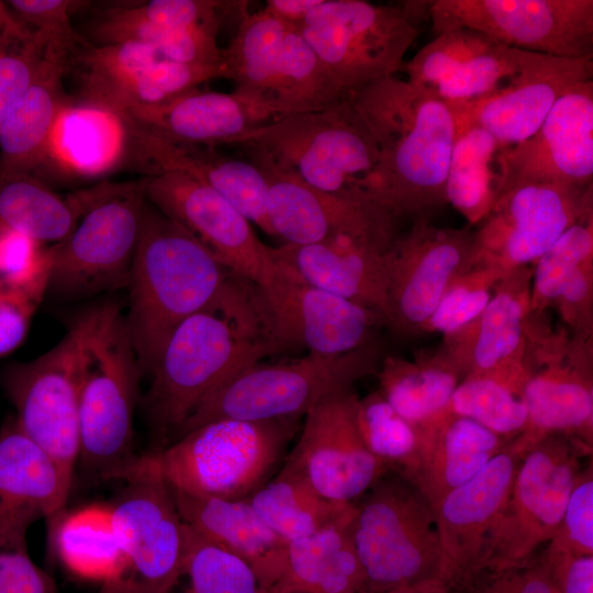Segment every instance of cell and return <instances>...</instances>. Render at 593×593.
<instances>
[{
  "instance_id": "6da1fadb",
  "label": "cell",
  "mask_w": 593,
  "mask_h": 593,
  "mask_svg": "<svg viewBox=\"0 0 593 593\" xmlns=\"http://www.w3.org/2000/svg\"><path fill=\"white\" fill-rule=\"evenodd\" d=\"M283 351L273 339L257 284L231 273L219 293L181 322L152 369L144 406L156 447H165L224 380Z\"/></svg>"
},
{
  "instance_id": "7a4b0ae2",
  "label": "cell",
  "mask_w": 593,
  "mask_h": 593,
  "mask_svg": "<svg viewBox=\"0 0 593 593\" xmlns=\"http://www.w3.org/2000/svg\"><path fill=\"white\" fill-rule=\"evenodd\" d=\"M378 152L363 192L396 219L428 220L447 203L446 179L457 133V109L395 76L349 94Z\"/></svg>"
},
{
  "instance_id": "3957f363",
  "label": "cell",
  "mask_w": 593,
  "mask_h": 593,
  "mask_svg": "<svg viewBox=\"0 0 593 593\" xmlns=\"http://www.w3.org/2000/svg\"><path fill=\"white\" fill-rule=\"evenodd\" d=\"M231 273L187 230L146 202L125 315L143 377L176 327L206 305Z\"/></svg>"
},
{
  "instance_id": "277c9868",
  "label": "cell",
  "mask_w": 593,
  "mask_h": 593,
  "mask_svg": "<svg viewBox=\"0 0 593 593\" xmlns=\"http://www.w3.org/2000/svg\"><path fill=\"white\" fill-rule=\"evenodd\" d=\"M299 429L300 419L212 421L138 456L122 480L146 471L183 492L245 500L272 477Z\"/></svg>"
},
{
  "instance_id": "5b68a950",
  "label": "cell",
  "mask_w": 593,
  "mask_h": 593,
  "mask_svg": "<svg viewBox=\"0 0 593 593\" xmlns=\"http://www.w3.org/2000/svg\"><path fill=\"white\" fill-rule=\"evenodd\" d=\"M142 377L120 305L94 306L82 356L77 462L90 475L121 480L138 458L133 419Z\"/></svg>"
},
{
  "instance_id": "8992f818",
  "label": "cell",
  "mask_w": 593,
  "mask_h": 593,
  "mask_svg": "<svg viewBox=\"0 0 593 593\" xmlns=\"http://www.w3.org/2000/svg\"><path fill=\"white\" fill-rule=\"evenodd\" d=\"M359 500L349 534L363 573L362 593L446 582L435 512L415 482L389 471Z\"/></svg>"
},
{
  "instance_id": "52a82bcc",
  "label": "cell",
  "mask_w": 593,
  "mask_h": 593,
  "mask_svg": "<svg viewBox=\"0 0 593 593\" xmlns=\"http://www.w3.org/2000/svg\"><path fill=\"white\" fill-rule=\"evenodd\" d=\"M376 367V348L369 344L342 355L306 354L278 363H253L211 391L169 443L216 419H301L327 396L351 390Z\"/></svg>"
},
{
  "instance_id": "ba28073f",
  "label": "cell",
  "mask_w": 593,
  "mask_h": 593,
  "mask_svg": "<svg viewBox=\"0 0 593 593\" xmlns=\"http://www.w3.org/2000/svg\"><path fill=\"white\" fill-rule=\"evenodd\" d=\"M233 144L327 192L363 191L378 164L376 143L349 94L323 109L277 118Z\"/></svg>"
},
{
  "instance_id": "9c48e42d",
  "label": "cell",
  "mask_w": 593,
  "mask_h": 593,
  "mask_svg": "<svg viewBox=\"0 0 593 593\" xmlns=\"http://www.w3.org/2000/svg\"><path fill=\"white\" fill-rule=\"evenodd\" d=\"M222 63L234 92L271 110L278 118L323 109L348 94L337 85L300 26L264 10L240 15Z\"/></svg>"
},
{
  "instance_id": "30bf717a",
  "label": "cell",
  "mask_w": 593,
  "mask_h": 593,
  "mask_svg": "<svg viewBox=\"0 0 593 593\" xmlns=\"http://www.w3.org/2000/svg\"><path fill=\"white\" fill-rule=\"evenodd\" d=\"M146 202L142 179L92 190L71 233L51 246L47 293L80 299L127 288Z\"/></svg>"
},
{
  "instance_id": "8fae6325",
  "label": "cell",
  "mask_w": 593,
  "mask_h": 593,
  "mask_svg": "<svg viewBox=\"0 0 593 593\" xmlns=\"http://www.w3.org/2000/svg\"><path fill=\"white\" fill-rule=\"evenodd\" d=\"M376 4L363 0H322L299 25L340 89L350 94L395 76L421 34L414 2Z\"/></svg>"
},
{
  "instance_id": "7c38bea8",
  "label": "cell",
  "mask_w": 593,
  "mask_h": 593,
  "mask_svg": "<svg viewBox=\"0 0 593 593\" xmlns=\"http://www.w3.org/2000/svg\"><path fill=\"white\" fill-rule=\"evenodd\" d=\"M94 306L79 314L49 350L15 362L1 374L20 428L74 479L79 455V402L83 348Z\"/></svg>"
},
{
  "instance_id": "4fadbf2b",
  "label": "cell",
  "mask_w": 593,
  "mask_h": 593,
  "mask_svg": "<svg viewBox=\"0 0 593 593\" xmlns=\"http://www.w3.org/2000/svg\"><path fill=\"white\" fill-rule=\"evenodd\" d=\"M592 447L562 434L546 436L523 456L506 505L485 542L477 567L518 561L556 535L577 477ZM475 567V568H477Z\"/></svg>"
},
{
  "instance_id": "5bb4252c",
  "label": "cell",
  "mask_w": 593,
  "mask_h": 593,
  "mask_svg": "<svg viewBox=\"0 0 593 593\" xmlns=\"http://www.w3.org/2000/svg\"><path fill=\"white\" fill-rule=\"evenodd\" d=\"M432 31L469 29L513 48L593 59L592 0L428 1Z\"/></svg>"
},
{
  "instance_id": "9a60e30c",
  "label": "cell",
  "mask_w": 593,
  "mask_h": 593,
  "mask_svg": "<svg viewBox=\"0 0 593 593\" xmlns=\"http://www.w3.org/2000/svg\"><path fill=\"white\" fill-rule=\"evenodd\" d=\"M109 505L126 558L123 579L145 593H170L183 574L186 537L169 485L158 475L134 471Z\"/></svg>"
},
{
  "instance_id": "2e32d148",
  "label": "cell",
  "mask_w": 593,
  "mask_h": 593,
  "mask_svg": "<svg viewBox=\"0 0 593 593\" xmlns=\"http://www.w3.org/2000/svg\"><path fill=\"white\" fill-rule=\"evenodd\" d=\"M592 186L529 183L503 193L474 232L473 264L525 267L592 210Z\"/></svg>"
},
{
  "instance_id": "e0dca14e",
  "label": "cell",
  "mask_w": 593,
  "mask_h": 593,
  "mask_svg": "<svg viewBox=\"0 0 593 593\" xmlns=\"http://www.w3.org/2000/svg\"><path fill=\"white\" fill-rule=\"evenodd\" d=\"M248 156L267 183L273 236L284 244L305 245L350 235L390 248L399 236L398 219L363 191H323L279 170L261 156Z\"/></svg>"
},
{
  "instance_id": "ac0fdd59",
  "label": "cell",
  "mask_w": 593,
  "mask_h": 593,
  "mask_svg": "<svg viewBox=\"0 0 593 593\" xmlns=\"http://www.w3.org/2000/svg\"><path fill=\"white\" fill-rule=\"evenodd\" d=\"M147 201L187 230L221 265L259 287L277 270L250 222L211 187L180 172L142 179Z\"/></svg>"
},
{
  "instance_id": "d6986e66",
  "label": "cell",
  "mask_w": 593,
  "mask_h": 593,
  "mask_svg": "<svg viewBox=\"0 0 593 593\" xmlns=\"http://www.w3.org/2000/svg\"><path fill=\"white\" fill-rule=\"evenodd\" d=\"M357 402L348 390L315 405L283 461L329 501L355 503L390 471L362 438Z\"/></svg>"
},
{
  "instance_id": "ffe728a7",
  "label": "cell",
  "mask_w": 593,
  "mask_h": 593,
  "mask_svg": "<svg viewBox=\"0 0 593 593\" xmlns=\"http://www.w3.org/2000/svg\"><path fill=\"white\" fill-rule=\"evenodd\" d=\"M474 232L415 220L387 251V316L401 333L425 328L451 281L473 265Z\"/></svg>"
},
{
  "instance_id": "44dd1931",
  "label": "cell",
  "mask_w": 593,
  "mask_h": 593,
  "mask_svg": "<svg viewBox=\"0 0 593 593\" xmlns=\"http://www.w3.org/2000/svg\"><path fill=\"white\" fill-rule=\"evenodd\" d=\"M276 262L272 280L258 288L271 335L282 350L350 353L368 345L374 325L384 322L376 310L316 288Z\"/></svg>"
},
{
  "instance_id": "7402d4cb",
  "label": "cell",
  "mask_w": 593,
  "mask_h": 593,
  "mask_svg": "<svg viewBox=\"0 0 593 593\" xmlns=\"http://www.w3.org/2000/svg\"><path fill=\"white\" fill-rule=\"evenodd\" d=\"M548 57L458 29L436 35L403 66L407 81L460 108L512 86Z\"/></svg>"
},
{
  "instance_id": "603a6c76",
  "label": "cell",
  "mask_w": 593,
  "mask_h": 593,
  "mask_svg": "<svg viewBox=\"0 0 593 593\" xmlns=\"http://www.w3.org/2000/svg\"><path fill=\"white\" fill-rule=\"evenodd\" d=\"M500 171V197L529 183L592 186L593 79L562 94L530 137L503 148Z\"/></svg>"
},
{
  "instance_id": "cb8c5ba5",
  "label": "cell",
  "mask_w": 593,
  "mask_h": 593,
  "mask_svg": "<svg viewBox=\"0 0 593 593\" xmlns=\"http://www.w3.org/2000/svg\"><path fill=\"white\" fill-rule=\"evenodd\" d=\"M524 455L508 443L480 472L451 490L434 507L449 586L478 566Z\"/></svg>"
},
{
  "instance_id": "d4e9b609",
  "label": "cell",
  "mask_w": 593,
  "mask_h": 593,
  "mask_svg": "<svg viewBox=\"0 0 593 593\" xmlns=\"http://www.w3.org/2000/svg\"><path fill=\"white\" fill-rule=\"evenodd\" d=\"M123 123L133 157L147 176L180 172L200 181L223 195L250 223L273 236L268 220L267 183L253 163L222 155L213 146L171 141Z\"/></svg>"
},
{
  "instance_id": "484cf974",
  "label": "cell",
  "mask_w": 593,
  "mask_h": 593,
  "mask_svg": "<svg viewBox=\"0 0 593 593\" xmlns=\"http://www.w3.org/2000/svg\"><path fill=\"white\" fill-rule=\"evenodd\" d=\"M114 114L165 138L206 146L233 144L278 118L271 110L234 91L198 88L159 104L128 107Z\"/></svg>"
},
{
  "instance_id": "4316f807",
  "label": "cell",
  "mask_w": 593,
  "mask_h": 593,
  "mask_svg": "<svg viewBox=\"0 0 593 593\" xmlns=\"http://www.w3.org/2000/svg\"><path fill=\"white\" fill-rule=\"evenodd\" d=\"M371 240L335 235L270 247L272 258L307 283L387 316V251Z\"/></svg>"
},
{
  "instance_id": "83f0119b",
  "label": "cell",
  "mask_w": 593,
  "mask_h": 593,
  "mask_svg": "<svg viewBox=\"0 0 593 593\" xmlns=\"http://www.w3.org/2000/svg\"><path fill=\"white\" fill-rule=\"evenodd\" d=\"M592 78L593 59L549 56L512 86L457 110L507 148L530 137L570 88Z\"/></svg>"
},
{
  "instance_id": "f1b7e54d",
  "label": "cell",
  "mask_w": 593,
  "mask_h": 593,
  "mask_svg": "<svg viewBox=\"0 0 593 593\" xmlns=\"http://www.w3.org/2000/svg\"><path fill=\"white\" fill-rule=\"evenodd\" d=\"M170 491L182 521L209 541L246 561L265 593L280 584L288 541L246 500H224L172 488Z\"/></svg>"
},
{
  "instance_id": "f546056e",
  "label": "cell",
  "mask_w": 593,
  "mask_h": 593,
  "mask_svg": "<svg viewBox=\"0 0 593 593\" xmlns=\"http://www.w3.org/2000/svg\"><path fill=\"white\" fill-rule=\"evenodd\" d=\"M508 441L478 422L447 412L422 428L419 462L413 482L433 508L500 454Z\"/></svg>"
},
{
  "instance_id": "4dcf8cb0",
  "label": "cell",
  "mask_w": 593,
  "mask_h": 593,
  "mask_svg": "<svg viewBox=\"0 0 593 593\" xmlns=\"http://www.w3.org/2000/svg\"><path fill=\"white\" fill-rule=\"evenodd\" d=\"M68 56L47 46L33 80L11 109L0 134V172L29 174L47 156L63 105Z\"/></svg>"
},
{
  "instance_id": "1f68e13d",
  "label": "cell",
  "mask_w": 593,
  "mask_h": 593,
  "mask_svg": "<svg viewBox=\"0 0 593 593\" xmlns=\"http://www.w3.org/2000/svg\"><path fill=\"white\" fill-rule=\"evenodd\" d=\"M72 478L18 425L14 416L0 430V504L56 519L67 502Z\"/></svg>"
},
{
  "instance_id": "d6a6232c",
  "label": "cell",
  "mask_w": 593,
  "mask_h": 593,
  "mask_svg": "<svg viewBox=\"0 0 593 593\" xmlns=\"http://www.w3.org/2000/svg\"><path fill=\"white\" fill-rule=\"evenodd\" d=\"M527 410L524 432L510 444L525 454L541 438L562 434L593 448V391L589 374L550 366L529 374L523 390Z\"/></svg>"
},
{
  "instance_id": "836d02e7",
  "label": "cell",
  "mask_w": 593,
  "mask_h": 593,
  "mask_svg": "<svg viewBox=\"0 0 593 593\" xmlns=\"http://www.w3.org/2000/svg\"><path fill=\"white\" fill-rule=\"evenodd\" d=\"M530 275L525 267L516 268L496 283L485 310L471 325V359L463 378L525 367L522 353L530 312Z\"/></svg>"
},
{
  "instance_id": "e575fe53",
  "label": "cell",
  "mask_w": 593,
  "mask_h": 593,
  "mask_svg": "<svg viewBox=\"0 0 593 593\" xmlns=\"http://www.w3.org/2000/svg\"><path fill=\"white\" fill-rule=\"evenodd\" d=\"M350 521L288 542L284 577L270 593H362Z\"/></svg>"
},
{
  "instance_id": "d590c367",
  "label": "cell",
  "mask_w": 593,
  "mask_h": 593,
  "mask_svg": "<svg viewBox=\"0 0 593 593\" xmlns=\"http://www.w3.org/2000/svg\"><path fill=\"white\" fill-rule=\"evenodd\" d=\"M245 500L288 542L348 522L355 511V503L334 502L320 495L286 463Z\"/></svg>"
},
{
  "instance_id": "8d00e7d4",
  "label": "cell",
  "mask_w": 593,
  "mask_h": 593,
  "mask_svg": "<svg viewBox=\"0 0 593 593\" xmlns=\"http://www.w3.org/2000/svg\"><path fill=\"white\" fill-rule=\"evenodd\" d=\"M457 120L445 195L447 203L469 223L477 224L490 213L500 197V153L503 147L480 125L459 113Z\"/></svg>"
},
{
  "instance_id": "74e56055",
  "label": "cell",
  "mask_w": 593,
  "mask_h": 593,
  "mask_svg": "<svg viewBox=\"0 0 593 593\" xmlns=\"http://www.w3.org/2000/svg\"><path fill=\"white\" fill-rule=\"evenodd\" d=\"M90 199L91 192L65 199L32 175L0 172V230L56 244L71 233Z\"/></svg>"
},
{
  "instance_id": "f35d334b",
  "label": "cell",
  "mask_w": 593,
  "mask_h": 593,
  "mask_svg": "<svg viewBox=\"0 0 593 593\" xmlns=\"http://www.w3.org/2000/svg\"><path fill=\"white\" fill-rule=\"evenodd\" d=\"M461 376L454 359L409 362L390 357L378 371L379 392L403 418L422 429L447 413Z\"/></svg>"
},
{
  "instance_id": "ab89813d",
  "label": "cell",
  "mask_w": 593,
  "mask_h": 593,
  "mask_svg": "<svg viewBox=\"0 0 593 593\" xmlns=\"http://www.w3.org/2000/svg\"><path fill=\"white\" fill-rule=\"evenodd\" d=\"M54 544L64 567L83 580L105 583L121 578L126 558L109 505H90L57 518Z\"/></svg>"
},
{
  "instance_id": "60d3db41",
  "label": "cell",
  "mask_w": 593,
  "mask_h": 593,
  "mask_svg": "<svg viewBox=\"0 0 593 593\" xmlns=\"http://www.w3.org/2000/svg\"><path fill=\"white\" fill-rule=\"evenodd\" d=\"M528 376L525 367L469 374L456 388L447 412L473 419L510 443L527 425L523 390Z\"/></svg>"
},
{
  "instance_id": "b9f144b4",
  "label": "cell",
  "mask_w": 593,
  "mask_h": 593,
  "mask_svg": "<svg viewBox=\"0 0 593 593\" xmlns=\"http://www.w3.org/2000/svg\"><path fill=\"white\" fill-rule=\"evenodd\" d=\"M88 34L100 44L137 42L156 49L163 58L188 64H221L223 48L217 34L202 29H174L123 14L118 7L100 13Z\"/></svg>"
},
{
  "instance_id": "7bdbcfd3",
  "label": "cell",
  "mask_w": 593,
  "mask_h": 593,
  "mask_svg": "<svg viewBox=\"0 0 593 593\" xmlns=\"http://www.w3.org/2000/svg\"><path fill=\"white\" fill-rule=\"evenodd\" d=\"M220 77H224L223 63L188 64L161 58L90 103L113 113L128 107L159 104Z\"/></svg>"
},
{
  "instance_id": "ee69618b",
  "label": "cell",
  "mask_w": 593,
  "mask_h": 593,
  "mask_svg": "<svg viewBox=\"0 0 593 593\" xmlns=\"http://www.w3.org/2000/svg\"><path fill=\"white\" fill-rule=\"evenodd\" d=\"M357 421L369 450L390 471L413 481L419 462L422 429L403 418L379 391L358 399Z\"/></svg>"
},
{
  "instance_id": "f6af8a7d",
  "label": "cell",
  "mask_w": 593,
  "mask_h": 593,
  "mask_svg": "<svg viewBox=\"0 0 593 593\" xmlns=\"http://www.w3.org/2000/svg\"><path fill=\"white\" fill-rule=\"evenodd\" d=\"M184 537L188 593H264L256 573L242 558L209 541L186 523Z\"/></svg>"
},
{
  "instance_id": "bcb514c9",
  "label": "cell",
  "mask_w": 593,
  "mask_h": 593,
  "mask_svg": "<svg viewBox=\"0 0 593 593\" xmlns=\"http://www.w3.org/2000/svg\"><path fill=\"white\" fill-rule=\"evenodd\" d=\"M75 52L69 57L78 68L81 93L88 101L163 58L153 47L137 42H85Z\"/></svg>"
},
{
  "instance_id": "7dc6e473",
  "label": "cell",
  "mask_w": 593,
  "mask_h": 593,
  "mask_svg": "<svg viewBox=\"0 0 593 593\" xmlns=\"http://www.w3.org/2000/svg\"><path fill=\"white\" fill-rule=\"evenodd\" d=\"M507 272L494 266L473 264L448 286L425 328L446 336L466 331L483 313L496 283Z\"/></svg>"
},
{
  "instance_id": "c3c4849f",
  "label": "cell",
  "mask_w": 593,
  "mask_h": 593,
  "mask_svg": "<svg viewBox=\"0 0 593 593\" xmlns=\"http://www.w3.org/2000/svg\"><path fill=\"white\" fill-rule=\"evenodd\" d=\"M593 259L592 210L569 226L537 260L530 291V311L556 301L566 280Z\"/></svg>"
},
{
  "instance_id": "681fc988",
  "label": "cell",
  "mask_w": 593,
  "mask_h": 593,
  "mask_svg": "<svg viewBox=\"0 0 593 593\" xmlns=\"http://www.w3.org/2000/svg\"><path fill=\"white\" fill-rule=\"evenodd\" d=\"M35 521L0 504V593H56L54 580L27 549L26 533Z\"/></svg>"
},
{
  "instance_id": "f907efd6",
  "label": "cell",
  "mask_w": 593,
  "mask_h": 593,
  "mask_svg": "<svg viewBox=\"0 0 593 593\" xmlns=\"http://www.w3.org/2000/svg\"><path fill=\"white\" fill-rule=\"evenodd\" d=\"M449 588L450 593H558L541 549L518 561L483 563Z\"/></svg>"
},
{
  "instance_id": "816d5d0a",
  "label": "cell",
  "mask_w": 593,
  "mask_h": 593,
  "mask_svg": "<svg viewBox=\"0 0 593 593\" xmlns=\"http://www.w3.org/2000/svg\"><path fill=\"white\" fill-rule=\"evenodd\" d=\"M52 265L53 260L21 278L0 277V358L24 340L32 318L47 294Z\"/></svg>"
},
{
  "instance_id": "f5cc1de1",
  "label": "cell",
  "mask_w": 593,
  "mask_h": 593,
  "mask_svg": "<svg viewBox=\"0 0 593 593\" xmlns=\"http://www.w3.org/2000/svg\"><path fill=\"white\" fill-rule=\"evenodd\" d=\"M593 556V465L588 460L575 479L559 528L545 546Z\"/></svg>"
},
{
  "instance_id": "db71d44e",
  "label": "cell",
  "mask_w": 593,
  "mask_h": 593,
  "mask_svg": "<svg viewBox=\"0 0 593 593\" xmlns=\"http://www.w3.org/2000/svg\"><path fill=\"white\" fill-rule=\"evenodd\" d=\"M18 19L34 26L47 46L70 56L85 41L71 26V14L85 2L71 0H11L8 1Z\"/></svg>"
},
{
  "instance_id": "11a10c76",
  "label": "cell",
  "mask_w": 593,
  "mask_h": 593,
  "mask_svg": "<svg viewBox=\"0 0 593 593\" xmlns=\"http://www.w3.org/2000/svg\"><path fill=\"white\" fill-rule=\"evenodd\" d=\"M46 48L47 42L35 32L23 44L0 48V134L14 103L33 80Z\"/></svg>"
},
{
  "instance_id": "9f6ffc18",
  "label": "cell",
  "mask_w": 593,
  "mask_h": 593,
  "mask_svg": "<svg viewBox=\"0 0 593 593\" xmlns=\"http://www.w3.org/2000/svg\"><path fill=\"white\" fill-rule=\"evenodd\" d=\"M51 258L49 247L15 231L0 230V277L20 278L41 269Z\"/></svg>"
},
{
  "instance_id": "6f0895ef",
  "label": "cell",
  "mask_w": 593,
  "mask_h": 593,
  "mask_svg": "<svg viewBox=\"0 0 593 593\" xmlns=\"http://www.w3.org/2000/svg\"><path fill=\"white\" fill-rule=\"evenodd\" d=\"M541 550L558 593H593V556Z\"/></svg>"
},
{
  "instance_id": "680465c9",
  "label": "cell",
  "mask_w": 593,
  "mask_h": 593,
  "mask_svg": "<svg viewBox=\"0 0 593 593\" xmlns=\"http://www.w3.org/2000/svg\"><path fill=\"white\" fill-rule=\"evenodd\" d=\"M592 299V261L579 267L563 283L556 301L564 318L575 327L586 328Z\"/></svg>"
},
{
  "instance_id": "91938a15",
  "label": "cell",
  "mask_w": 593,
  "mask_h": 593,
  "mask_svg": "<svg viewBox=\"0 0 593 593\" xmlns=\"http://www.w3.org/2000/svg\"><path fill=\"white\" fill-rule=\"evenodd\" d=\"M322 0H268L262 9L281 21L300 25Z\"/></svg>"
},
{
  "instance_id": "94428289",
  "label": "cell",
  "mask_w": 593,
  "mask_h": 593,
  "mask_svg": "<svg viewBox=\"0 0 593 593\" xmlns=\"http://www.w3.org/2000/svg\"><path fill=\"white\" fill-rule=\"evenodd\" d=\"M33 35L27 26L12 13L9 5L0 1V47L25 43Z\"/></svg>"
},
{
  "instance_id": "6125c7cd",
  "label": "cell",
  "mask_w": 593,
  "mask_h": 593,
  "mask_svg": "<svg viewBox=\"0 0 593 593\" xmlns=\"http://www.w3.org/2000/svg\"><path fill=\"white\" fill-rule=\"evenodd\" d=\"M385 593H450V588L445 581L436 579L402 586Z\"/></svg>"
},
{
  "instance_id": "be15d7a7",
  "label": "cell",
  "mask_w": 593,
  "mask_h": 593,
  "mask_svg": "<svg viewBox=\"0 0 593 593\" xmlns=\"http://www.w3.org/2000/svg\"><path fill=\"white\" fill-rule=\"evenodd\" d=\"M98 593H145L123 579L102 583Z\"/></svg>"
},
{
  "instance_id": "e7e4bbea",
  "label": "cell",
  "mask_w": 593,
  "mask_h": 593,
  "mask_svg": "<svg viewBox=\"0 0 593 593\" xmlns=\"http://www.w3.org/2000/svg\"><path fill=\"white\" fill-rule=\"evenodd\" d=\"M0 48H4V47H0Z\"/></svg>"
}]
</instances>
